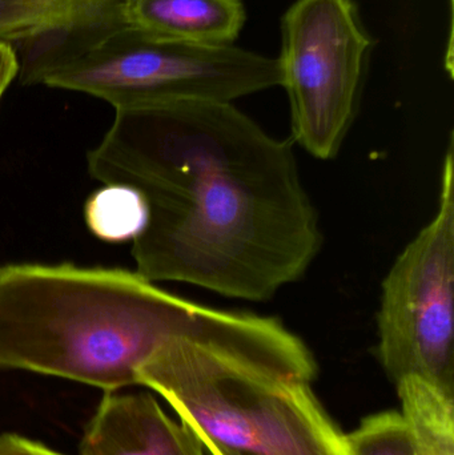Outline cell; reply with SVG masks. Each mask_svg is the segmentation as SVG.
Instances as JSON below:
<instances>
[{"instance_id":"1","label":"cell","mask_w":454,"mask_h":455,"mask_svg":"<svg viewBox=\"0 0 454 455\" xmlns=\"http://www.w3.org/2000/svg\"><path fill=\"white\" fill-rule=\"evenodd\" d=\"M88 172L140 192L148 219L136 272L229 299L266 301L300 280L323 243L292 144L232 103L116 109Z\"/></svg>"},{"instance_id":"2","label":"cell","mask_w":454,"mask_h":455,"mask_svg":"<svg viewBox=\"0 0 454 455\" xmlns=\"http://www.w3.org/2000/svg\"><path fill=\"white\" fill-rule=\"evenodd\" d=\"M317 363L279 318L202 305L136 384L162 395L212 455H346L312 390Z\"/></svg>"},{"instance_id":"3","label":"cell","mask_w":454,"mask_h":455,"mask_svg":"<svg viewBox=\"0 0 454 455\" xmlns=\"http://www.w3.org/2000/svg\"><path fill=\"white\" fill-rule=\"evenodd\" d=\"M200 307L136 270L0 265V368L119 392Z\"/></svg>"},{"instance_id":"4","label":"cell","mask_w":454,"mask_h":455,"mask_svg":"<svg viewBox=\"0 0 454 455\" xmlns=\"http://www.w3.org/2000/svg\"><path fill=\"white\" fill-rule=\"evenodd\" d=\"M12 48L23 84L85 93L115 111L170 101L234 103L280 85L276 59L234 44L156 36L128 23L122 4Z\"/></svg>"},{"instance_id":"5","label":"cell","mask_w":454,"mask_h":455,"mask_svg":"<svg viewBox=\"0 0 454 455\" xmlns=\"http://www.w3.org/2000/svg\"><path fill=\"white\" fill-rule=\"evenodd\" d=\"M453 138L439 208L405 246L381 285L378 355L394 385L418 379L454 400Z\"/></svg>"},{"instance_id":"6","label":"cell","mask_w":454,"mask_h":455,"mask_svg":"<svg viewBox=\"0 0 454 455\" xmlns=\"http://www.w3.org/2000/svg\"><path fill=\"white\" fill-rule=\"evenodd\" d=\"M372 45L354 0H296L283 18L276 60L292 138L316 159H333L348 135Z\"/></svg>"},{"instance_id":"7","label":"cell","mask_w":454,"mask_h":455,"mask_svg":"<svg viewBox=\"0 0 454 455\" xmlns=\"http://www.w3.org/2000/svg\"><path fill=\"white\" fill-rule=\"evenodd\" d=\"M80 455H204V446L148 393L108 392L83 435Z\"/></svg>"},{"instance_id":"8","label":"cell","mask_w":454,"mask_h":455,"mask_svg":"<svg viewBox=\"0 0 454 455\" xmlns=\"http://www.w3.org/2000/svg\"><path fill=\"white\" fill-rule=\"evenodd\" d=\"M125 20L156 36L199 45H232L245 23L242 0H123Z\"/></svg>"},{"instance_id":"9","label":"cell","mask_w":454,"mask_h":455,"mask_svg":"<svg viewBox=\"0 0 454 455\" xmlns=\"http://www.w3.org/2000/svg\"><path fill=\"white\" fill-rule=\"evenodd\" d=\"M123 0H0V42L15 44L103 15Z\"/></svg>"},{"instance_id":"10","label":"cell","mask_w":454,"mask_h":455,"mask_svg":"<svg viewBox=\"0 0 454 455\" xmlns=\"http://www.w3.org/2000/svg\"><path fill=\"white\" fill-rule=\"evenodd\" d=\"M420 455H454V400L418 379L396 384Z\"/></svg>"},{"instance_id":"11","label":"cell","mask_w":454,"mask_h":455,"mask_svg":"<svg viewBox=\"0 0 454 455\" xmlns=\"http://www.w3.org/2000/svg\"><path fill=\"white\" fill-rule=\"evenodd\" d=\"M84 219L88 229L100 240L125 243L140 235L148 219V208L140 192L108 184L88 197Z\"/></svg>"},{"instance_id":"12","label":"cell","mask_w":454,"mask_h":455,"mask_svg":"<svg viewBox=\"0 0 454 455\" xmlns=\"http://www.w3.org/2000/svg\"><path fill=\"white\" fill-rule=\"evenodd\" d=\"M346 443V455H420L407 419L396 411L368 416Z\"/></svg>"},{"instance_id":"13","label":"cell","mask_w":454,"mask_h":455,"mask_svg":"<svg viewBox=\"0 0 454 455\" xmlns=\"http://www.w3.org/2000/svg\"><path fill=\"white\" fill-rule=\"evenodd\" d=\"M0 455H64L18 435H0Z\"/></svg>"},{"instance_id":"14","label":"cell","mask_w":454,"mask_h":455,"mask_svg":"<svg viewBox=\"0 0 454 455\" xmlns=\"http://www.w3.org/2000/svg\"><path fill=\"white\" fill-rule=\"evenodd\" d=\"M18 74V58L12 45L0 42V99Z\"/></svg>"}]
</instances>
